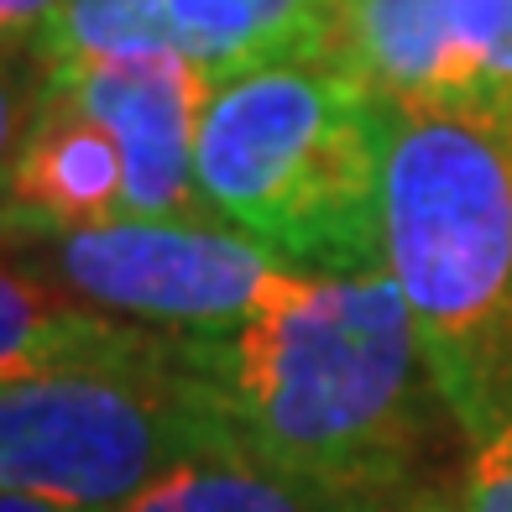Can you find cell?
Returning <instances> with one entry per match:
<instances>
[{"mask_svg": "<svg viewBox=\"0 0 512 512\" xmlns=\"http://www.w3.org/2000/svg\"><path fill=\"white\" fill-rule=\"evenodd\" d=\"M0 512H63V507H48V502H27V497H0Z\"/></svg>", "mask_w": 512, "mask_h": 512, "instance_id": "obj_18", "label": "cell"}, {"mask_svg": "<svg viewBox=\"0 0 512 512\" xmlns=\"http://www.w3.org/2000/svg\"><path fill=\"white\" fill-rule=\"evenodd\" d=\"M173 335L110 319L37 283L0 251V387L48 371H168Z\"/></svg>", "mask_w": 512, "mask_h": 512, "instance_id": "obj_9", "label": "cell"}, {"mask_svg": "<svg viewBox=\"0 0 512 512\" xmlns=\"http://www.w3.org/2000/svg\"><path fill=\"white\" fill-rule=\"evenodd\" d=\"M382 267L465 445L512 424V121L398 110L382 162Z\"/></svg>", "mask_w": 512, "mask_h": 512, "instance_id": "obj_2", "label": "cell"}, {"mask_svg": "<svg viewBox=\"0 0 512 512\" xmlns=\"http://www.w3.org/2000/svg\"><path fill=\"white\" fill-rule=\"evenodd\" d=\"M398 512H465L460 492L450 486H413V492L398 502Z\"/></svg>", "mask_w": 512, "mask_h": 512, "instance_id": "obj_17", "label": "cell"}, {"mask_svg": "<svg viewBox=\"0 0 512 512\" xmlns=\"http://www.w3.org/2000/svg\"><path fill=\"white\" fill-rule=\"evenodd\" d=\"M0 251L74 304L173 340L236 330L277 277L293 272L225 220L121 215Z\"/></svg>", "mask_w": 512, "mask_h": 512, "instance_id": "obj_5", "label": "cell"}, {"mask_svg": "<svg viewBox=\"0 0 512 512\" xmlns=\"http://www.w3.org/2000/svg\"><path fill=\"white\" fill-rule=\"evenodd\" d=\"M58 6H63V0H0V48H21V42H32L37 27Z\"/></svg>", "mask_w": 512, "mask_h": 512, "instance_id": "obj_16", "label": "cell"}, {"mask_svg": "<svg viewBox=\"0 0 512 512\" xmlns=\"http://www.w3.org/2000/svg\"><path fill=\"white\" fill-rule=\"evenodd\" d=\"M476 110L512 121V0H507V16H502V32H497L492 68H486V84H481V105Z\"/></svg>", "mask_w": 512, "mask_h": 512, "instance_id": "obj_15", "label": "cell"}, {"mask_svg": "<svg viewBox=\"0 0 512 512\" xmlns=\"http://www.w3.org/2000/svg\"><path fill=\"white\" fill-rule=\"evenodd\" d=\"M27 48L42 79H58L84 63L178 48V37L168 21V0H63Z\"/></svg>", "mask_w": 512, "mask_h": 512, "instance_id": "obj_12", "label": "cell"}, {"mask_svg": "<svg viewBox=\"0 0 512 512\" xmlns=\"http://www.w3.org/2000/svg\"><path fill=\"white\" fill-rule=\"evenodd\" d=\"M48 89L74 100L110 131L126 168V215L136 220H215L199 199V126L215 95L209 74L178 48L68 68Z\"/></svg>", "mask_w": 512, "mask_h": 512, "instance_id": "obj_6", "label": "cell"}, {"mask_svg": "<svg viewBox=\"0 0 512 512\" xmlns=\"http://www.w3.org/2000/svg\"><path fill=\"white\" fill-rule=\"evenodd\" d=\"M126 215V168L100 121L42 84V105L0 199V246L63 236Z\"/></svg>", "mask_w": 512, "mask_h": 512, "instance_id": "obj_8", "label": "cell"}, {"mask_svg": "<svg viewBox=\"0 0 512 512\" xmlns=\"http://www.w3.org/2000/svg\"><path fill=\"white\" fill-rule=\"evenodd\" d=\"M115 512H398V502L335 492L251 455H199L142 486Z\"/></svg>", "mask_w": 512, "mask_h": 512, "instance_id": "obj_11", "label": "cell"}, {"mask_svg": "<svg viewBox=\"0 0 512 512\" xmlns=\"http://www.w3.org/2000/svg\"><path fill=\"white\" fill-rule=\"evenodd\" d=\"M42 105V68L32 58V48H0V199L16 168V152L27 142V126Z\"/></svg>", "mask_w": 512, "mask_h": 512, "instance_id": "obj_13", "label": "cell"}, {"mask_svg": "<svg viewBox=\"0 0 512 512\" xmlns=\"http://www.w3.org/2000/svg\"><path fill=\"white\" fill-rule=\"evenodd\" d=\"M178 53L194 58L209 84L267 63L330 53L335 0H168Z\"/></svg>", "mask_w": 512, "mask_h": 512, "instance_id": "obj_10", "label": "cell"}, {"mask_svg": "<svg viewBox=\"0 0 512 512\" xmlns=\"http://www.w3.org/2000/svg\"><path fill=\"white\" fill-rule=\"evenodd\" d=\"M236 450L351 497L403 502L445 413L398 283L382 272H283L236 330L173 340Z\"/></svg>", "mask_w": 512, "mask_h": 512, "instance_id": "obj_1", "label": "cell"}, {"mask_svg": "<svg viewBox=\"0 0 512 512\" xmlns=\"http://www.w3.org/2000/svg\"><path fill=\"white\" fill-rule=\"evenodd\" d=\"M392 105L330 58L215 84L199 126V199L298 272H382Z\"/></svg>", "mask_w": 512, "mask_h": 512, "instance_id": "obj_3", "label": "cell"}, {"mask_svg": "<svg viewBox=\"0 0 512 512\" xmlns=\"http://www.w3.org/2000/svg\"><path fill=\"white\" fill-rule=\"evenodd\" d=\"M507 0H335L330 58L398 110H476Z\"/></svg>", "mask_w": 512, "mask_h": 512, "instance_id": "obj_7", "label": "cell"}, {"mask_svg": "<svg viewBox=\"0 0 512 512\" xmlns=\"http://www.w3.org/2000/svg\"><path fill=\"white\" fill-rule=\"evenodd\" d=\"M199 455H241L178 371H48L0 387V497L115 512Z\"/></svg>", "mask_w": 512, "mask_h": 512, "instance_id": "obj_4", "label": "cell"}, {"mask_svg": "<svg viewBox=\"0 0 512 512\" xmlns=\"http://www.w3.org/2000/svg\"><path fill=\"white\" fill-rule=\"evenodd\" d=\"M465 512H512V424H502L492 439L471 445L460 476Z\"/></svg>", "mask_w": 512, "mask_h": 512, "instance_id": "obj_14", "label": "cell"}]
</instances>
